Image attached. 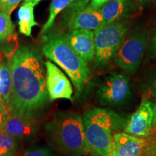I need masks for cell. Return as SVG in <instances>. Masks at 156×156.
I'll list each match as a JSON object with an SVG mask.
<instances>
[{
    "mask_svg": "<svg viewBox=\"0 0 156 156\" xmlns=\"http://www.w3.org/2000/svg\"><path fill=\"white\" fill-rule=\"evenodd\" d=\"M149 56L151 58L156 59V28L151 41L149 47Z\"/></svg>",
    "mask_w": 156,
    "mask_h": 156,
    "instance_id": "d4e9b609",
    "label": "cell"
},
{
    "mask_svg": "<svg viewBox=\"0 0 156 156\" xmlns=\"http://www.w3.org/2000/svg\"><path fill=\"white\" fill-rule=\"evenodd\" d=\"M21 156H55L47 146H35L26 150Z\"/></svg>",
    "mask_w": 156,
    "mask_h": 156,
    "instance_id": "44dd1931",
    "label": "cell"
},
{
    "mask_svg": "<svg viewBox=\"0 0 156 156\" xmlns=\"http://www.w3.org/2000/svg\"><path fill=\"white\" fill-rule=\"evenodd\" d=\"M44 37L43 54L65 72L77 92L80 93L90 77L88 64L73 49L66 34L54 33Z\"/></svg>",
    "mask_w": 156,
    "mask_h": 156,
    "instance_id": "277c9868",
    "label": "cell"
},
{
    "mask_svg": "<svg viewBox=\"0 0 156 156\" xmlns=\"http://www.w3.org/2000/svg\"><path fill=\"white\" fill-rule=\"evenodd\" d=\"M143 156H148V155H143Z\"/></svg>",
    "mask_w": 156,
    "mask_h": 156,
    "instance_id": "836d02e7",
    "label": "cell"
},
{
    "mask_svg": "<svg viewBox=\"0 0 156 156\" xmlns=\"http://www.w3.org/2000/svg\"><path fill=\"white\" fill-rule=\"evenodd\" d=\"M46 70V87L50 101L57 99H72L73 85L63 72L53 62H45Z\"/></svg>",
    "mask_w": 156,
    "mask_h": 156,
    "instance_id": "30bf717a",
    "label": "cell"
},
{
    "mask_svg": "<svg viewBox=\"0 0 156 156\" xmlns=\"http://www.w3.org/2000/svg\"><path fill=\"white\" fill-rule=\"evenodd\" d=\"M135 0H111L99 9L104 24L121 20L132 12Z\"/></svg>",
    "mask_w": 156,
    "mask_h": 156,
    "instance_id": "5bb4252c",
    "label": "cell"
},
{
    "mask_svg": "<svg viewBox=\"0 0 156 156\" xmlns=\"http://www.w3.org/2000/svg\"><path fill=\"white\" fill-rule=\"evenodd\" d=\"M22 0H4L0 3V12L11 15Z\"/></svg>",
    "mask_w": 156,
    "mask_h": 156,
    "instance_id": "7402d4cb",
    "label": "cell"
},
{
    "mask_svg": "<svg viewBox=\"0 0 156 156\" xmlns=\"http://www.w3.org/2000/svg\"><path fill=\"white\" fill-rule=\"evenodd\" d=\"M36 5H37L32 2H23L17 12L19 30L26 36H31L32 28L38 25L34 17V7Z\"/></svg>",
    "mask_w": 156,
    "mask_h": 156,
    "instance_id": "2e32d148",
    "label": "cell"
},
{
    "mask_svg": "<svg viewBox=\"0 0 156 156\" xmlns=\"http://www.w3.org/2000/svg\"><path fill=\"white\" fill-rule=\"evenodd\" d=\"M152 140H153V141L156 144V135L154 136V138H153V139H152Z\"/></svg>",
    "mask_w": 156,
    "mask_h": 156,
    "instance_id": "4dcf8cb0",
    "label": "cell"
},
{
    "mask_svg": "<svg viewBox=\"0 0 156 156\" xmlns=\"http://www.w3.org/2000/svg\"><path fill=\"white\" fill-rule=\"evenodd\" d=\"M9 115V110L7 106L0 103V129L3 128Z\"/></svg>",
    "mask_w": 156,
    "mask_h": 156,
    "instance_id": "603a6c76",
    "label": "cell"
},
{
    "mask_svg": "<svg viewBox=\"0 0 156 156\" xmlns=\"http://www.w3.org/2000/svg\"><path fill=\"white\" fill-rule=\"evenodd\" d=\"M147 44L145 29L136 28L124 42L114 56V63L129 74H134L139 69L143 60Z\"/></svg>",
    "mask_w": 156,
    "mask_h": 156,
    "instance_id": "8992f818",
    "label": "cell"
},
{
    "mask_svg": "<svg viewBox=\"0 0 156 156\" xmlns=\"http://www.w3.org/2000/svg\"><path fill=\"white\" fill-rule=\"evenodd\" d=\"M12 58L0 59V103L9 108L12 98Z\"/></svg>",
    "mask_w": 156,
    "mask_h": 156,
    "instance_id": "9a60e30c",
    "label": "cell"
},
{
    "mask_svg": "<svg viewBox=\"0 0 156 156\" xmlns=\"http://www.w3.org/2000/svg\"><path fill=\"white\" fill-rule=\"evenodd\" d=\"M153 120L152 101L147 96H144L135 112L127 119L123 130L126 133L138 137H147L153 128Z\"/></svg>",
    "mask_w": 156,
    "mask_h": 156,
    "instance_id": "9c48e42d",
    "label": "cell"
},
{
    "mask_svg": "<svg viewBox=\"0 0 156 156\" xmlns=\"http://www.w3.org/2000/svg\"><path fill=\"white\" fill-rule=\"evenodd\" d=\"M67 37L70 45L87 64L95 58V46L94 31L86 29H75L67 33Z\"/></svg>",
    "mask_w": 156,
    "mask_h": 156,
    "instance_id": "7c38bea8",
    "label": "cell"
},
{
    "mask_svg": "<svg viewBox=\"0 0 156 156\" xmlns=\"http://www.w3.org/2000/svg\"><path fill=\"white\" fill-rule=\"evenodd\" d=\"M2 129L20 141L34 138L38 133L39 126L36 119L9 114Z\"/></svg>",
    "mask_w": 156,
    "mask_h": 156,
    "instance_id": "4fadbf2b",
    "label": "cell"
},
{
    "mask_svg": "<svg viewBox=\"0 0 156 156\" xmlns=\"http://www.w3.org/2000/svg\"><path fill=\"white\" fill-rule=\"evenodd\" d=\"M147 140L124 132L114 134L111 156H143Z\"/></svg>",
    "mask_w": 156,
    "mask_h": 156,
    "instance_id": "8fae6325",
    "label": "cell"
},
{
    "mask_svg": "<svg viewBox=\"0 0 156 156\" xmlns=\"http://www.w3.org/2000/svg\"><path fill=\"white\" fill-rule=\"evenodd\" d=\"M2 1H4V0H0V3H1Z\"/></svg>",
    "mask_w": 156,
    "mask_h": 156,
    "instance_id": "d6a6232c",
    "label": "cell"
},
{
    "mask_svg": "<svg viewBox=\"0 0 156 156\" xmlns=\"http://www.w3.org/2000/svg\"><path fill=\"white\" fill-rule=\"evenodd\" d=\"M144 155H147L148 156H156V144L152 140L151 141L147 140V145L145 146Z\"/></svg>",
    "mask_w": 156,
    "mask_h": 156,
    "instance_id": "cb8c5ba5",
    "label": "cell"
},
{
    "mask_svg": "<svg viewBox=\"0 0 156 156\" xmlns=\"http://www.w3.org/2000/svg\"><path fill=\"white\" fill-rule=\"evenodd\" d=\"M85 156H95V155H85Z\"/></svg>",
    "mask_w": 156,
    "mask_h": 156,
    "instance_id": "1f68e13d",
    "label": "cell"
},
{
    "mask_svg": "<svg viewBox=\"0 0 156 156\" xmlns=\"http://www.w3.org/2000/svg\"><path fill=\"white\" fill-rule=\"evenodd\" d=\"M19 48L17 36L14 33L7 38L0 41V56L1 58H12Z\"/></svg>",
    "mask_w": 156,
    "mask_h": 156,
    "instance_id": "d6986e66",
    "label": "cell"
},
{
    "mask_svg": "<svg viewBox=\"0 0 156 156\" xmlns=\"http://www.w3.org/2000/svg\"><path fill=\"white\" fill-rule=\"evenodd\" d=\"M48 145L63 156L90 155L83 116L77 112H56L44 126Z\"/></svg>",
    "mask_w": 156,
    "mask_h": 156,
    "instance_id": "7a4b0ae2",
    "label": "cell"
},
{
    "mask_svg": "<svg viewBox=\"0 0 156 156\" xmlns=\"http://www.w3.org/2000/svg\"><path fill=\"white\" fill-rule=\"evenodd\" d=\"M152 106L153 111V127H156V99L152 101Z\"/></svg>",
    "mask_w": 156,
    "mask_h": 156,
    "instance_id": "83f0119b",
    "label": "cell"
},
{
    "mask_svg": "<svg viewBox=\"0 0 156 156\" xmlns=\"http://www.w3.org/2000/svg\"><path fill=\"white\" fill-rule=\"evenodd\" d=\"M128 119L108 108H93L83 116L90 155L111 156L113 136L122 132Z\"/></svg>",
    "mask_w": 156,
    "mask_h": 156,
    "instance_id": "3957f363",
    "label": "cell"
},
{
    "mask_svg": "<svg viewBox=\"0 0 156 156\" xmlns=\"http://www.w3.org/2000/svg\"><path fill=\"white\" fill-rule=\"evenodd\" d=\"M15 33V25L10 15L0 12V41L7 38Z\"/></svg>",
    "mask_w": 156,
    "mask_h": 156,
    "instance_id": "ffe728a7",
    "label": "cell"
},
{
    "mask_svg": "<svg viewBox=\"0 0 156 156\" xmlns=\"http://www.w3.org/2000/svg\"><path fill=\"white\" fill-rule=\"evenodd\" d=\"M20 148V141L0 129V156H15Z\"/></svg>",
    "mask_w": 156,
    "mask_h": 156,
    "instance_id": "ac0fdd59",
    "label": "cell"
},
{
    "mask_svg": "<svg viewBox=\"0 0 156 156\" xmlns=\"http://www.w3.org/2000/svg\"><path fill=\"white\" fill-rule=\"evenodd\" d=\"M90 0H75L64 10L62 24L69 30L86 29L95 31L103 23L99 9L90 6Z\"/></svg>",
    "mask_w": 156,
    "mask_h": 156,
    "instance_id": "52a82bcc",
    "label": "cell"
},
{
    "mask_svg": "<svg viewBox=\"0 0 156 156\" xmlns=\"http://www.w3.org/2000/svg\"><path fill=\"white\" fill-rule=\"evenodd\" d=\"M75 0H52L49 7V15L47 21L45 23L41 30V34H48L53 27L54 21L57 15L64 11L69 5Z\"/></svg>",
    "mask_w": 156,
    "mask_h": 156,
    "instance_id": "e0dca14e",
    "label": "cell"
},
{
    "mask_svg": "<svg viewBox=\"0 0 156 156\" xmlns=\"http://www.w3.org/2000/svg\"><path fill=\"white\" fill-rule=\"evenodd\" d=\"M12 98L9 114L36 119L49 103L46 65L36 48L20 47L12 57Z\"/></svg>",
    "mask_w": 156,
    "mask_h": 156,
    "instance_id": "6da1fadb",
    "label": "cell"
},
{
    "mask_svg": "<svg viewBox=\"0 0 156 156\" xmlns=\"http://www.w3.org/2000/svg\"><path fill=\"white\" fill-rule=\"evenodd\" d=\"M128 23L124 20L103 25L94 31L95 68L104 67L119 50L126 38Z\"/></svg>",
    "mask_w": 156,
    "mask_h": 156,
    "instance_id": "5b68a950",
    "label": "cell"
},
{
    "mask_svg": "<svg viewBox=\"0 0 156 156\" xmlns=\"http://www.w3.org/2000/svg\"><path fill=\"white\" fill-rule=\"evenodd\" d=\"M42 1V0H24V2H34L36 4V5H38L39 2Z\"/></svg>",
    "mask_w": 156,
    "mask_h": 156,
    "instance_id": "f546056e",
    "label": "cell"
},
{
    "mask_svg": "<svg viewBox=\"0 0 156 156\" xmlns=\"http://www.w3.org/2000/svg\"><path fill=\"white\" fill-rule=\"evenodd\" d=\"M110 1L111 0H90V6L94 9H99Z\"/></svg>",
    "mask_w": 156,
    "mask_h": 156,
    "instance_id": "4316f807",
    "label": "cell"
},
{
    "mask_svg": "<svg viewBox=\"0 0 156 156\" xmlns=\"http://www.w3.org/2000/svg\"><path fill=\"white\" fill-rule=\"evenodd\" d=\"M136 1H137L139 3L141 4V5H145V4L150 2L151 0H136Z\"/></svg>",
    "mask_w": 156,
    "mask_h": 156,
    "instance_id": "f1b7e54d",
    "label": "cell"
},
{
    "mask_svg": "<svg viewBox=\"0 0 156 156\" xmlns=\"http://www.w3.org/2000/svg\"><path fill=\"white\" fill-rule=\"evenodd\" d=\"M147 90L150 96L156 98V73L152 77L150 80Z\"/></svg>",
    "mask_w": 156,
    "mask_h": 156,
    "instance_id": "484cf974",
    "label": "cell"
},
{
    "mask_svg": "<svg viewBox=\"0 0 156 156\" xmlns=\"http://www.w3.org/2000/svg\"><path fill=\"white\" fill-rule=\"evenodd\" d=\"M131 96L129 80L119 73L107 76L97 91L98 101L104 106H121L127 102Z\"/></svg>",
    "mask_w": 156,
    "mask_h": 156,
    "instance_id": "ba28073f",
    "label": "cell"
}]
</instances>
